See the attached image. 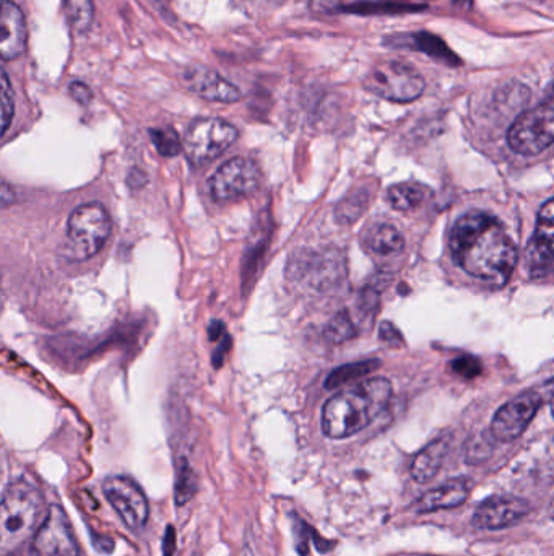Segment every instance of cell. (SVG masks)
Returning <instances> with one entry per match:
<instances>
[{
    "mask_svg": "<svg viewBox=\"0 0 554 556\" xmlns=\"http://www.w3.org/2000/svg\"><path fill=\"white\" fill-rule=\"evenodd\" d=\"M376 365L377 362H361L353 363V365L342 366V368L335 369V371L328 376L327 388H338V386L347 384V382L355 381V379L363 378L364 375L373 371Z\"/></svg>",
    "mask_w": 554,
    "mask_h": 556,
    "instance_id": "obj_20",
    "label": "cell"
},
{
    "mask_svg": "<svg viewBox=\"0 0 554 556\" xmlns=\"http://www.w3.org/2000/svg\"><path fill=\"white\" fill-rule=\"evenodd\" d=\"M540 404H542V397L533 392L513 399L494 415L491 433L503 443L517 440L536 417Z\"/></svg>",
    "mask_w": 554,
    "mask_h": 556,
    "instance_id": "obj_11",
    "label": "cell"
},
{
    "mask_svg": "<svg viewBox=\"0 0 554 556\" xmlns=\"http://www.w3.org/2000/svg\"><path fill=\"white\" fill-rule=\"evenodd\" d=\"M33 552L36 556H78L70 522L59 506H51L42 519L36 531Z\"/></svg>",
    "mask_w": 554,
    "mask_h": 556,
    "instance_id": "obj_10",
    "label": "cell"
},
{
    "mask_svg": "<svg viewBox=\"0 0 554 556\" xmlns=\"http://www.w3.org/2000/svg\"><path fill=\"white\" fill-rule=\"evenodd\" d=\"M2 39L0 52L5 61L18 58L26 46V23L22 10L12 0H2Z\"/></svg>",
    "mask_w": 554,
    "mask_h": 556,
    "instance_id": "obj_14",
    "label": "cell"
},
{
    "mask_svg": "<svg viewBox=\"0 0 554 556\" xmlns=\"http://www.w3.org/2000/svg\"><path fill=\"white\" fill-rule=\"evenodd\" d=\"M195 493L194 473L188 463H182L179 467L178 483H176V500L179 505H184L185 502L192 498Z\"/></svg>",
    "mask_w": 554,
    "mask_h": 556,
    "instance_id": "obj_24",
    "label": "cell"
},
{
    "mask_svg": "<svg viewBox=\"0 0 554 556\" xmlns=\"http://www.w3.org/2000/svg\"><path fill=\"white\" fill-rule=\"evenodd\" d=\"M452 371L464 376V378L474 379L477 378V376H480L481 365L477 358H474V356H459L458 359L452 362Z\"/></svg>",
    "mask_w": 554,
    "mask_h": 556,
    "instance_id": "obj_26",
    "label": "cell"
},
{
    "mask_svg": "<svg viewBox=\"0 0 554 556\" xmlns=\"http://www.w3.org/2000/svg\"><path fill=\"white\" fill-rule=\"evenodd\" d=\"M236 139V127L218 117H204L189 126L182 150L192 165L202 166L223 155Z\"/></svg>",
    "mask_w": 554,
    "mask_h": 556,
    "instance_id": "obj_4",
    "label": "cell"
},
{
    "mask_svg": "<svg viewBox=\"0 0 554 556\" xmlns=\"http://www.w3.org/2000/svg\"><path fill=\"white\" fill-rule=\"evenodd\" d=\"M537 253L546 260H554V199L540 208L536 230Z\"/></svg>",
    "mask_w": 554,
    "mask_h": 556,
    "instance_id": "obj_19",
    "label": "cell"
},
{
    "mask_svg": "<svg viewBox=\"0 0 554 556\" xmlns=\"http://www.w3.org/2000/svg\"><path fill=\"white\" fill-rule=\"evenodd\" d=\"M552 412H553V415H554V395H553V402H552Z\"/></svg>",
    "mask_w": 554,
    "mask_h": 556,
    "instance_id": "obj_29",
    "label": "cell"
},
{
    "mask_svg": "<svg viewBox=\"0 0 554 556\" xmlns=\"http://www.w3.org/2000/svg\"><path fill=\"white\" fill-rule=\"evenodd\" d=\"M530 513V505L526 500L513 498V496H497L485 502L474 515V526L478 529L510 528L517 525L520 519Z\"/></svg>",
    "mask_w": 554,
    "mask_h": 556,
    "instance_id": "obj_12",
    "label": "cell"
},
{
    "mask_svg": "<svg viewBox=\"0 0 554 556\" xmlns=\"http://www.w3.org/2000/svg\"><path fill=\"white\" fill-rule=\"evenodd\" d=\"M471 485L462 479L452 480L439 489L423 495L416 502V509L420 513L441 511V509L458 508L462 503L467 502Z\"/></svg>",
    "mask_w": 554,
    "mask_h": 556,
    "instance_id": "obj_15",
    "label": "cell"
},
{
    "mask_svg": "<svg viewBox=\"0 0 554 556\" xmlns=\"http://www.w3.org/2000/svg\"><path fill=\"white\" fill-rule=\"evenodd\" d=\"M68 91H70V97L80 104H88L90 103L91 98H93L90 88H88L87 85L81 84V81H74V84L70 85V88H68Z\"/></svg>",
    "mask_w": 554,
    "mask_h": 556,
    "instance_id": "obj_27",
    "label": "cell"
},
{
    "mask_svg": "<svg viewBox=\"0 0 554 556\" xmlns=\"http://www.w3.org/2000/svg\"><path fill=\"white\" fill-rule=\"evenodd\" d=\"M392 386L387 379L358 382L328 399L322 410V430L328 438H342L364 430L389 404Z\"/></svg>",
    "mask_w": 554,
    "mask_h": 556,
    "instance_id": "obj_2",
    "label": "cell"
},
{
    "mask_svg": "<svg viewBox=\"0 0 554 556\" xmlns=\"http://www.w3.org/2000/svg\"><path fill=\"white\" fill-rule=\"evenodd\" d=\"M150 134H152L153 143H155L159 155L176 156L181 152V139H179L178 132H176L175 129H171V127H165V129H153L150 130Z\"/></svg>",
    "mask_w": 554,
    "mask_h": 556,
    "instance_id": "obj_23",
    "label": "cell"
},
{
    "mask_svg": "<svg viewBox=\"0 0 554 556\" xmlns=\"http://www.w3.org/2000/svg\"><path fill=\"white\" fill-rule=\"evenodd\" d=\"M309 3L315 12H334L344 3V0H309Z\"/></svg>",
    "mask_w": 554,
    "mask_h": 556,
    "instance_id": "obj_28",
    "label": "cell"
},
{
    "mask_svg": "<svg viewBox=\"0 0 554 556\" xmlns=\"http://www.w3.org/2000/svg\"><path fill=\"white\" fill-rule=\"evenodd\" d=\"M68 22L78 31H87L93 22V2L91 0H65Z\"/></svg>",
    "mask_w": 554,
    "mask_h": 556,
    "instance_id": "obj_21",
    "label": "cell"
},
{
    "mask_svg": "<svg viewBox=\"0 0 554 556\" xmlns=\"http://www.w3.org/2000/svg\"><path fill=\"white\" fill-rule=\"evenodd\" d=\"M260 175L250 160L236 156L228 160L211 176V198L218 202L236 201L253 194L259 186Z\"/></svg>",
    "mask_w": 554,
    "mask_h": 556,
    "instance_id": "obj_8",
    "label": "cell"
},
{
    "mask_svg": "<svg viewBox=\"0 0 554 556\" xmlns=\"http://www.w3.org/2000/svg\"><path fill=\"white\" fill-rule=\"evenodd\" d=\"M0 101H2V136L9 130L10 123L15 113V104H13L12 85H10L9 75L2 71V90H0Z\"/></svg>",
    "mask_w": 554,
    "mask_h": 556,
    "instance_id": "obj_25",
    "label": "cell"
},
{
    "mask_svg": "<svg viewBox=\"0 0 554 556\" xmlns=\"http://www.w3.org/2000/svg\"><path fill=\"white\" fill-rule=\"evenodd\" d=\"M103 492L127 528L140 531L146 525L150 513L149 502H146L142 489L132 479L109 477L104 480Z\"/></svg>",
    "mask_w": 554,
    "mask_h": 556,
    "instance_id": "obj_9",
    "label": "cell"
},
{
    "mask_svg": "<svg viewBox=\"0 0 554 556\" xmlns=\"http://www.w3.org/2000/svg\"><path fill=\"white\" fill-rule=\"evenodd\" d=\"M452 257L468 276L503 285L517 266L516 244L493 215L471 212L451 231Z\"/></svg>",
    "mask_w": 554,
    "mask_h": 556,
    "instance_id": "obj_1",
    "label": "cell"
},
{
    "mask_svg": "<svg viewBox=\"0 0 554 556\" xmlns=\"http://www.w3.org/2000/svg\"><path fill=\"white\" fill-rule=\"evenodd\" d=\"M355 336H357V327L345 311L337 314L325 327V337L332 343L347 342V340L353 339Z\"/></svg>",
    "mask_w": 554,
    "mask_h": 556,
    "instance_id": "obj_22",
    "label": "cell"
},
{
    "mask_svg": "<svg viewBox=\"0 0 554 556\" xmlns=\"http://www.w3.org/2000/svg\"><path fill=\"white\" fill-rule=\"evenodd\" d=\"M448 443L445 440L435 441L415 457L412 464V476L416 482L425 483L431 480L441 469Z\"/></svg>",
    "mask_w": 554,
    "mask_h": 556,
    "instance_id": "obj_17",
    "label": "cell"
},
{
    "mask_svg": "<svg viewBox=\"0 0 554 556\" xmlns=\"http://www.w3.org/2000/svg\"><path fill=\"white\" fill-rule=\"evenodd\" d=\"M42 506L44 500L41 493L26 480H15L7 486L0 513L3 551L18 547L36 529H39Z\"/></svg>",
    "mask_w": 554,
    "mask_h": 556,
    "instance_id": "obj_3",
    "label": "cell"
},
{
    "mask_svg": "<svg viewBox=\"0 0 554 556\" xmlns=\"http://www.w3.org/2000/svg\"><path fill=\"white\" fill-rule=\"evenodd\" d=\"M507 142L520 155H539L554 143V108H533L517 117L507 132Z\"/></svg>",
    "mask_w": 554,
    "mask_h": 556,
    "instance_id": "obj_7",
    "label": "cell"
},
{
    "mask_svg": "<svg viewBox=\"0 0 554 556\" xmlns=\"http://www.w3.org/2000/svg\"><path fill=\"white\" fill-rule=\"evenodd\" d=\"M363 243L368 250L381 256L400 253L405 247L402 233L389 224H377L368 228L366 233L363 235Z\"/></svg>",
    "mask_w": 554,
    "mask_h": 556,
    "instance_id": "obj_16",
    "label": "cell"
},
{
    "mask_svg": "<svg viewBox=\"0 0 554 556\" xmlns=\"http://www.w3.org/2000/svg\"><path fill=\"white\" fill-rule=\"evenodd\" d=\"M368 90L394 103H410L422 97L425 78L416 68L403 62H383L368 74Z\"/></svg>",
    "mask_w": 554,
    "mask_h": 556,
    "instance_id": "obj_6",
    "label": "cell"
},
{
    "mask_svg": "<svg viewBox=\"0 0 554 556\" xmlns=\"http://www.w3.org/2000/svg\"><path fill=\"white\" fill-rule=\"evenodd\" d=\"M67 227L72 256L83 261L104 247L113 224L109 214L100 204H85L72 212Z\"/></svg>",
    "mask_w": 554,
    "mask_h": 556,
    "instance_id": "obj_5",
    "label": "cell"
},
{
    "mask_svg": "<svg viewBox=\"0 0 554 556\" xmlns=\"http://www.w3.org/2000/svg\"><path fill=\"white\" fill-rule=\"evenodd\" d=\"M182 81L189 90L194 91L204 100L215 101V103H234L241 98L240 88L211 68H185Z\"/></svg>",
    "mask_w": 554,
    "mask_h": 556,
    "instance_id": "obj_13",
    "label": "cell"
},
{
    "mask_svg": "<svg viewBox=\"0 0 554 556\" xmlns=\"http://www.w3.org/2000/svg\"><path fill=\"white\" fill-rule=\"evenodd\" d=\"M425 198L426 189L416 182H400L387 191V202L400 212L415 211Z\"/></svg>",
    "mask_w": 554,
    "mask_h": 556,
    "instance_id": "obj_18",
    "label": "cell"
}]
</instances>
